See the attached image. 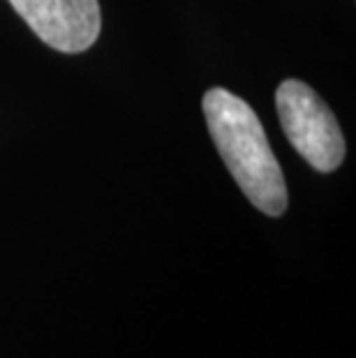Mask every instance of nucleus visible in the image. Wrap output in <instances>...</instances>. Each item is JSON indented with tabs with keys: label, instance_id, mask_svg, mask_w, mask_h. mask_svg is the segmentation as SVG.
<instances>
[{
	"label": "nucleus",
	"instance_id": "nucleus-1",
	"mask_svg": "<svg viewBox=\"0 0 356 358\" xmlns=\"http://www.w3.org/2000/svg\"><path fill=\"white\" fill-rule=\"evenodd\" d=\"M201 104L218 153L250 203L271 217L283 215L287 208L285 176L257 113L225 88H211Z\"/></svg>",
	"mask_w": 356,
	"mask_h": 358
},
{
	"label": "nucleus",
	"instance_id": "nucleus-2",
	"mask_svg": "<svg viewBox=\"0 0 356 358\" xmlns=\"http://www.w3.org/2000/svg\"><path fill=\"white\" fill-rule=\"evenodd\" d=\"M278 118L287 139L313 169L336 171L345 159V136L329 104L308 83L287 79L276 93Z\"/></svg>",
	"mask_w": 356,
	"mask_h": 358
},
{
	"label": "nucleus",
	"instance_id": "nucleus-3",
	"mask_svg": "<svg viewBox=\"0 0 356 358\" xmlns=\"http://www.w3.org/2000/svg\"><path fill=\"white\" fill-rule=\"evenodd\" d=\"M10 5L44 44L63 53L90 49L102 28L97 0H10Z\"/></svg>",
	"mask_w": 356,
	"mask_h": 358
}]
</instances>
